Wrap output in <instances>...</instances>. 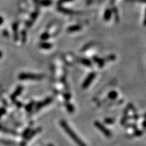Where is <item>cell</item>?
<instances>
[{"instance_id": "17", "label": "cell", "mask_w": 146, "mask_h": 146, "mask_svg": "<svg viewBox=\"0 0 146 146\" xmlns=\"http://www.w3.org/2000/svg\"><path fill=\"white\" fill-rule=\"evenodd\" d=\"M108 97L110 100H115L117 98L118 94L116 91H111L108 94Z\"/></svg>"}, {"instance_id": "32", "label": "cell", "mask_w": 146, "mask_h": 146, "mask_svg": "<svg viewBox=\"0 0 146 146\" xmlns=\"http://www.w3.org/2000/svg\"><path fill=\"white\" fill-rule=\"evenodd\" d=\"M1 56H2V54H1V52H0V58H1Z\"/></svg>"}, {"instance_id": "14", "label": "cell", "mask_w": 146, "mask_h": 146, "mask_svg": "<svg viewBox=\"0 0 146 146\" xmlns=\"http://www.w3.org/2000/svg\"><path fill=\"white\" fill-rule=\"evenodd\" d=\"M39 47H41V49L43 50H50L52 47V44L50 43H47L43 41V42H41L39 44Z\"/></svg>"}, {"instance_id": "5", "label": "cell", "mask_w": 146, "mask_h": 146, "mask_svg": "<svg viewBox=\"0 0 146 146\" xmlns=\"http://www.w3.org/2000/svg\"><path fill=\"white\" fill-rule=\"evenodd\" d=\"M96 72H91L90 74L87 76V78H85V81H84V82L83 83V85H82V87H83V89H85L88 88L89 85H90V84L92 83V81H94V78H96Z\"/></svg>"}, {"instance_id": "15", "label": "cell", "mask_w": 146, "mask_h": 146, "mask_svg": "<svg viewBox=\"0 0 146 146\" xmlns=\"http://www.w3.org/2000/svg\"><path fill=\"white\" fill-rule=\"evenodd\" d=\"M35 105V102L34 101L31 102L30 103H29L28 104H27L25 106V110H26L27 112H31V111L33 110V109L34 108Z\"/></svg>"}, {"instance_id": "4", "label": "cell", "mask_w": 146, "mask_h": 146, "mask_svg": "<svg viewBox=\"0 0 146 146\" xmlns=\"http://www.w3.org/2000/svg\"><path fill=\"white\" fill-rule=\"evenodd\" d=\"M52 102H53V98L50 97V98H47L46 99L43 100V101L37 102V103H36L35 105V107H34L35 112L39 111L40 110L43 108V107L47 106V105L50 104Z\"/></svg>"}, {"instance_id": "11", "label": "cell", "mask_w": 146, "mask_h": 146, "mask_svg": "<svg viewBox=\"0 0 146 146\" xmlns=\"http://www.w3.org/2000/svg\"><path fill=\"white\" fill-rule=\"evenodd\" d=\"M34 1L37 4L43 5V6H50L52 3L51 0H34Z\"/></svg>"}, {"instance_id": "29", "label": "cell", "mask_w": 146, "mask_h": 146, "mask_svg": "<svg viewBox=\"0 0 146 146\" xmlns=\"http://www.w3.org/2000/svg\"><path fill=\"white\" fill-rule=\"evenodd\" d=\"M131 118H133L134 120H137L139 119V115L137 114V113H134V114H133V116Z\"/></svg>"}, {"instance_id": "21", "label": "cell", "mask_w": 146, "mask_h": 146, "mask_svg": "<svg viewBox=\"0 0 146 146\" xmlns=\"http://www.w3.org/2000/svg\"><path fill=\"white\" fill-rule=\"evenodd\" d=\"M104 123L108 124V125H112L115 123V120L112 118H106L104 119Z\"/></svg>"}, {"instance_id": "26", "label": "cell", "mask_w": 146, "mask_h": 146, "mask_svg": "<svg viewBox=\"0 0 146 146\" xmlns=\"http://www.w3.org/2000/svg\"><path fill=\"white\" fill-rule=\"evenodd\" d=\"M13 102L14 103V104H15L18 108H21L22 106H23V104L21 103V102H18V101H16V100H15V101Z\"/></svg>"}, {"instance_id": "13", "label": "cell", "mask_w": 146, "mask_h": 146, "mask_svg": "<svg viewBox=\"0 0 146 146\" xmlns=\"http://www.w3.org/2000/svg\"><path fill=\"white\" fill-rule=\"evenodd\" d=\"M79 62H81L82 64L85 66L87 67H91L92 66V62L90 60H89L88 58H80Z\"/></svg>"}, {"instance_id": "20", "label": "cell", "mask_w": 146, "mask_h": 146, "mask_svg": "<svg viewBox=\"0 0 146 146\" xmlns=\"http://www.w3.org/2000/svg\"><path fill=\"white\" fill-rule=\"evenodd\" d=\"M31 128L28 127V128H27V129L23 131V133H22V137H23L24 139H25L27 137V136L28 135L29 132L31 131Z\"/></svg>"}, {"instance_id": "1", "label": "cell", "mask_w": 146, "mask_h": 146, "mask_svg": "<svg viewBox=\"0 0 146 146\" xmlns=\"http://www.w3.org/2000/svg\"><path fill=\"white\" fill-rule=\"evenodd\" d=\"M60 125L62 127V129L64 130L65 132L68 135V136L70 137L72 139L73 141L75 142L78 146H87L86 144L84 143L81 139L78 137L77 135L74 132V131L69 127L68 123H67L65 120H62L61 121H60Z\"/></svg>"}, {"instance_id": "31", "label": "cell", "mask_w": 146, "mask_h": 146, "mask_svg": "<svg viewBox=\"0 0 146 146\" xmlns=\"http://www.w3.org/2000/svg\"><path fill=\"white\" fill-rule=\"evenodd\" d=\"M47 146H54L52 145V144H48V145H47Z\"/></svg>"}, {"instance_id": "19", "label": "cell", "mask_w": 146, "mask_h": 146, "mask_svg": "<svg viewBox=\"0 0 146 146\" xmlns=\"http://www.w3.org/2000/svg\"><path fill=\"white\" fill-rule=\"evenodd\" d=\"M50 36H51V35H50V33H49L47 31H45L41 35V39L42 40V41H46L47 39H50Z\"/></svg>"}, {"instance_id": "25", "label": "cell", "mask_w": 146, "mask_h": 146, "mask_svg": "<svg viewBox=\"0 0 146 146\" xmlns=\"http://www.w3.org/2000/svg\"><path fill=\"white\" fill-rule=\"evenodd\" d=\"M71 98V95L68 93H66L65 94H64V99L66 102H68Z\"/></svg>"}, {"instance_id": "7", "label": "cell", "mask_w": 146, "mask_h": 146, "mask_svg": "<svg viewBox=\"0 0 146 146\" xmlns=\"http://www.w3.org/2000/svg\"><path fill=\"white\" fill-rule=\"evenodd\" d=\"M23 90V86H21V85L18 86L17 88H16L15 91H14L13 94L11 95V96H10L11 100H12V102H14L15 100H16V98H17L18 96H20V95H21Z\"/></svg>"}, {"instance_id": "22", "label": "cell", "mask_w": 146, "mask_h": 146, "mask_svg": "<svg viewBox=\"0 0 146 146\" xmlns=\"http://www.w3.org/2000/svg\"><path fill=\"white\" fill-rule=\"evenodd\" d=\"M126 127L127 128H133L134 130H136L137 129V126L136 124L134 123H131V124H128V125H125Z\"/></svg>"}, {"instance_id": "10", "label": "cell", "mask_w": 146, "mask_h": 146, "mask_svg": "<svg viewBox=\"0 0 146 146\" xmlns=\"http://www.w3.org/2000/svg\"><path fill=\"white\" fill-rule=\"evenodd\" d=\"M0 131H2V132H4V133L12 134V135H16V136L18 135V133L17 132V131L12 130V129H8V128H5L4 127H3V126H1V125H0Z\"/></svg>"}, {"instance_id": "8", "label": "cell", "mask_w": 146, "mask_h": 146, "mask_svg": "<svg viewBox=\"0 0 146 146\" xmlns=\"http://www.w3.org/2000/svg\"><path fill=\"white\" fill-rule=\"evenodd\" d=\"M93 60H94L97 64L99 66L100 68H102V67H104V66L105 60L103 59V58H101L98 57V56H95L93 57Z\"/></svg>"}, {"instance_id": "27", "label": "cell", "mask_w": 146, "mask_h": 146, "mask_svg": "<svg viewBox=\"0 0 146 146\" xmlns=\"http://www.w3.org/2000/svg\"><path fill=\"white\" fill-rule=\"evenodd\" d=\"M5 112H6V110H5L4 108H0V118H1Z\"/></svg>"}, {"instance_id": "28", "label": "cell", "mask_w": 146, "mask_h": 146, "mask_svg": "<svg viewBox=\"0 0 146 146\" xmlns=\"http://www.w3.org/2000/svg\"><path fill=\"white\" fill-rule=\"evenodd\" d=\"M72 0H60L58 1V4L59 5H62L64 3H67V2H70V1H72Z\"/></svg>"}, {"instance_id": "30", "label": "cell", "mask_w": 146, "mask_h": 146, "mask_svg": "<svg viewBox=\"0 0 146 146\" xmlns=\"http://www.w3.org/2000/svg\"><path fill=\"white\" fill-rule=\"evenodd\" d=\"M3 23V18L0 16V25H2Z\"/></svg>"}, {"instance_id": "12", "label": "cell", "mask_w": 146, "mask_h": 146, "mask_svg": "<svg viewBox=\"0 0 146 146\" xmlns=\"http://www.w3.org/2000/svg\"><path fill=\"white\" fill-rule=\"evenodd\" d=\"M82 29V26L79 25H73V26L69 27L68 28V33H74V32H77L81 31Z\"/></svg>"}, {"instance_id": "3", "label": "cell", "mask_w": 146, "mask_h": 146, "mask_svg": "<svg viewBox=\"0 0 146 146\" xmlns=\"http://www.w3.org/2000/svg\"><path fill=\"white\" fill-rule=\"evenodd\" d=\"M94 125L95 127L98 128V129H99L106 137H112V132H111L107 127H106L103 124L100 123V122L96 121L94 123Z\"/></svg>"}, {"instance_id": "23", "label": "cell", "mask_w": 146, "mask_h": 146, "mask_svg": "<svg viewBox=\"0 0 146 146\" xmlns=\"http://www.w3.org/2000/svg\"><path fill=\"white\" fill-rule=\"evenodd\" d=\"M116 59V56L114 55H110V56H107L106 58H105V61L106 60H109V61H114V60Z\"/></svg>"}, {"instance_id": "24", "label": "cell", "mask_w": 146, "mask_h": 146, "mask_svg": "<svg viewBox=\"0 0 146 146\" xmlns=\"http://www.w3.org/2000/svg\"><path fill=\"white\" fill-rule=\"evenodd\" d=\"M127 108L128 109H130L131 110H132L133 112L134 113H137V110H136V109L135 108V107H134V106H133L132 104H128V106H127Z\"/></svg>"}, {"instance_id": "9", "label": "cell", "mask_w": 146, "mask_h": 146, "mask_svg": "<svg viewBox=\"0 0 146 146\" xmlns=\"http://www.w3.org/2000/svg\"><path fill=\"white\" fill-rule=\"evenodd\" d=\"M129 118V109L126 108L125 110H124V113H123V116L122 118L121 121H120V123H121L122 125H125L126 123H127L128 119Z\"/></svg>"}, {"instance_id": "18", "label": "cell", "mask_w": 146, "mask_h": 146, "mask_svg": "<svg viewBox=\"0 0 146 146\" xmlns=\"http://www.w3.org/2000/svg\"><path fill=\"white\" fill-rule=\"evenodd\" d=\"M143 132L141 130H139V129H136V130H134V132L132 135H131V137H140L143 135Z\"/></svg>"}, {"instance_id": "6", "label": "cell", "mask_w": 146, "mask_h": 146, "mask_svg": "<svg viewBox=\"0 0 146 146\" xmlns=\"http://www.w3.org/2000/svg\"><path fill=\"white\" fill-rule=\"evenodd\" d=\"M41 131H42V129L41 127L36 128V129H33V130H31V131L29 133V135L27 136V137L24 139V141H26L27 143V141H30V140L33 137H34L35 135H36L37 133H39L40 132H41Z\"/></svg>"}, {"instance_id": "16", "label": "cell", "mask_w": 146, "mask_h": 146, "mask_svg": "<svg viewBox=\"0 0 146 146\" xmlns=\"http://www.w3.org/2000/svg\"><path fill=\"white\" fill-rule=\"evenodd\" d=\"M65 106H66V109H67V111H68L69 113H72L74 112V106H73L71 103H70V102H66Z\"/></svg>"}, {"instance_id": "2", "label": "cell", "mask_w": 146, "mask_h": 146, "mask_svg": "<svg viewBox=\"0 0 146 146\" xmlns=\"http://www.w3.org/2000/svg\"><path fill=\"white\" fill-rule=\"evenodd\" d=\"M45 76L43 74H37L29 72L21 73L18 76V78L20 80H41Z\"/></svg>"}]
</instances>
